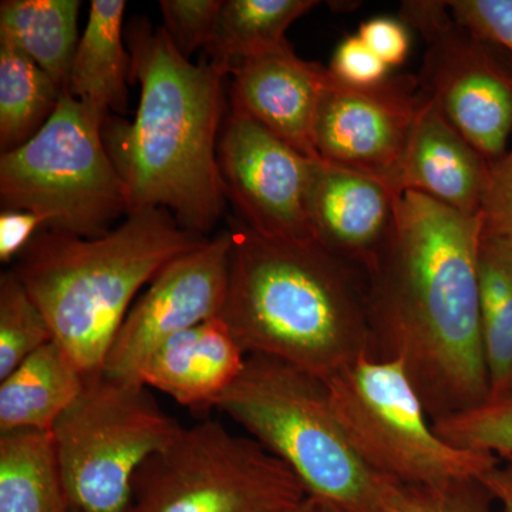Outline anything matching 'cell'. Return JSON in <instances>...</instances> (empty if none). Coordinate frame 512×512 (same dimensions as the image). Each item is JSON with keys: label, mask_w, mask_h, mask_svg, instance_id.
<instances>
[{"label": "cell", "mask_w": 512, "mask_h": 512, "mask_svg": "<svg viewBox=\"0 0 512 512\" xmlns=\"http://www.w3.org/2000/svg\"><path fill=\"white\" fill-rule=\"evenodd\" d=\"M247 357L227 325L212 318L158 345L138 382L187 409L208 412L241 375Z\"/></svg>", "instance_id": "obj_17"}, {"label": "cell", "mask_w": 512, "mask_h": 512, "mask_svg": "<svg viewBox=\"0 0 512 512\" xmlns=\"http://www.w3.org/2000/svg\"><path fill=\"white\" fill-rule=\"evenodd\" d=\"M218 164L227 200L252 231L271 239L316 241L308 214L313 158L231 109Z\"/></svg>", "instance_id": "obj_11"}, {"label": "cell", "mask_w": 512, "mask_h": 512, "mask_svg": "<svg viewBox=\"0 0 512 512\" xmlns=\"http://www.w3.org/2000/svg\"><path fill=\"white\" fill-rule=\"evenodd\" d=\"M478 288L481 342L490 397H495L512 387V238L481 237Z\"/></svg>", "instance_id": "obj_22"}, {"label": "cell", "mask_w": 512, "mask_h": 512, "mask_svg": "<svg viewBox=\"0 0 512 512\" xmlns=\"http://www.w3.org/2000/svg\"><path fill=\"white\" fill-rule=\"evenodd\" d=\"M507 460H510V461H512V458H507Z\"/></svg>", "instance_id": "obj_37"}, {"label": "cell", "mask_w": 512, "mask_h": 512, "mask_svg": "<svg viewBox=\"0 0 512 512\" xmlns=\"http://www.w3.org/2000/svg\"><path fill=\"white\" fill-rule=\"evenodd\" d=\"M79 0H3L0 39L12 43L66 87L77 43Z\"/></svg>", "instance_id": "obj_21"}, {"label": "cell", "mask_w": 512, "mask_h": 512, "mask_svg": "<svg viewBox=\"0 0 512 512\" xmlns=\"http://www.w3.org/2000/svg\"><path fill=\"white\" fill-rule=\"evenodd\" d=\"M215 409L298 477L308 497L343 512H386L387 480L366 466L340 426L325 380L249 355Z\"/></svg>", "instance_id": "obj_5"}, {"label": "cell", "mask_w": 512, "mask_h": 512, "mask_svg": "<svg viewBox=\"0 0 512 512\" xmlns=\"http://www.w3.org/2000/svg\"><path fill=\"white\" fill-rule=\"evenodd\" d=\"M306 498L298 477L258 441L205 420L148 458L127 512H298Z\"/></svg>", "instance_id": "obj_9"}, {"label": "cell", "mask_w": 512, "mask_h": 512, "mask_svg": "<svg viewBox=\"0 0 512 512\" xmlns=\"http://www.w3.org/2000/svg\"><path fill=\"white\" fill-rule=\"evenodd\" d=\"M64 87L22 50L0 39V148L15 150L55 113Z\"/></svg>", "instance_id": "obj_24"}, {"label": "cell", "mask_w": 512, "mask_h": 512, "mask_svg": "<svg viewBox=\"0 0 512 512\" xmlns=\"http://www.w3.org/2000/svg\"><path fill=\"white\" fill-rule=\"evenodd\" d=\"M232 109L247 114L305 157L319 160L313 130L329 69L308 62L288 42L232 69Z\"/></svg>", "instance_id": "obj_15"}, {"label": "cell", "mask_w": 512, "mask_h": 512, "mask_svg": "<svg viewBox=\"0 0 512 512\" xmlns=\"http://www.w3.org/2000/svg\"><path fill=\"white\" fill-rule=\"evenodd\" d=\"M232 249L222 322L247 355L328 380L372 356L366 276L318 241L262 237L229 218Z\"/></svg>", "instance_id": "obj_3"}, {"label": "cell", "mask_w": 512, "mask_h": 512, "mask_svg": "<svg viewBox=\"0 0 512 512\" xmlns=\"http://www.w3.org/2000/svg\"><path fill=\"white\" fill-rule=\"evenodd\" d=\"M357 36L389 69L400 66L409 56V26L402 19H369L360 25Z\"/></svg>", "instance_id": "obj_32"}, {"label": "cell", "mask_w": 512, "mask_h": 512, "mask_svg": "<svg viewBox=\"0 0 512 512\" xmlns=\"http://www.w3.org/2000/svg\"><path fill=\"white\" fill-rule=\"evenodd\" d=\"M231 232L178 256L161 269L127 313L111 343L104 375L138 382L141 366L164 340L218 318L227 298Z\"/></svg>", "instance_id": "obj_12"}, {"label": "cell", "mask_w": 512, "mask_h": 512, "mask_svg": "<svg viewBox=\"0 0 512 512\" xmlns=\"http://www.w3.org/2000/svg\"><path fill=\"white\" fill-rule=\"evenodd\" d=\"M485 487L500 504L503 512H512V461L501 460L480 477Z\"/></svg>", "instance_id": "obj_34"}, {"label": "cell", "mask_w": 512, "mask_h": 512, "mask_svg": "<svg viewBox=\"0 0 512 512\" xmlns=\"http://www.w3.org/2000/svg\"><path fill=\"white\" fill-rule=\"evenodd\" d=\"M325 382L350 446L367 467L387 480L443 484L481 477L501 461L441 439L397 360L366 356Z\"/></svg>", "instance_id": "obj_8"}, {"label": "cell", "mask_w": 512, "mask_h": 512, "mask_svg": "<svg viewBox=\"0 0 512 512\" xmlns=\"http://www.w3.org/2000/svg\"><path fill=\"white\" fill-rule=\"evenodd\" d=\"M124 0H93L77 43L66 89L106 123L127 109L131 57L123 40Z\"/></svg>", "instance_id": "obj_18"}, {"label": "cell", "mask_w": 512, "mask_h": 512, "mask_svg": "<svg viewBox=\"0 0 512 512\" xmlns=\"http://www.w3.org/2000/svg\"><path fill=\"white\" fill-rule=\"evenodd\" d=\"M52 431L0 434V512H70Z\"/></svg>", "instance_id": "obj_20"}, {"label": "cell", "mask_w": 512, "mask_h": 512, "mask_svg": "<svg viewBox=\"0 0 512 512\" xmlns=\"http://www.w3.org/2000/svg\"><path fill=\"white\" fill-rule=\"evenodd\" d=\"M70 512H76V511H73V510H72V511H70Z\"/></svg>", "instance_id": "obj_38"}, {"label": "cell", "mask_w": 512, "mask_h": 512, "mask_svg": "<svg viewBox=\"0 0 512 512\" xmlns=\"http://www.w3.org/2000/svg\"><path fill=\"white\" fill-rule=\"evenodd\" d=\"M42 229L45 218L29 211L2 210L0 214V261L10 264L29 247Z\"/></svg>", "instance_id": "obj_33"}, {"label": "cell", "mask_w": 512, "mask_h": 512, "mask_svg": "<svg viewBox=\"0 0 512 512\" xmlns=\"http://www.w3.org/2000/svg\"><path fill=\"white\" fill-rule=\"evenodd\" d=\"M402 197L379 175L313 160L308 191L313 237L366 274L392 235Z\"/></svg>", "instance_id": "obj_14"}, {"label": "cell", "mask_w": 512, "mask_h": 512, "mask_svg": "<svg viewBox=\"0 0 512 512\" xmlns=\"http://www.w3.org/2000/svg\"><path fill=\"white\" fill-rule=\"evenodd\" d=\"M490 167L426 96L397 171L399 190L419 192L467 217H478Z\"/></svg>", "instance_id": "obj_16"}, {"label": "cell", "mask_w": 512, "mask_h": 512, "mask_svg": "<svg viewBox=\"0 0 512 512\" xmlns=\"http://www.w3.org/2000/svg\"><path fill=\"white\" fill-rule=\"evenodd\" d=\"M480 215L404 192L392 235L366 272L372 357L402 363L431 421L490 397L481 342Z\"/></svg>", "instance_id": "obj_1"}, {"label": "cell", "mask_w": 512, "mask_h": 512, "mask_svg": "<svg viewBox=\"0 0 512 512\" xmlns=\"http://www.w3.org/2000/svg\"><path fill=\"white\" fill-rule=\"evenodd\" d=\"M52 329L12 269L0 275V379L53 342Z\"/></svg>", "instance_id": "obj_25"}, {"label": "cell", "mask_w": 512, "mask_h": 512, "mask_svg": "<svg viewBox=\"0 0 512 512\" xmlns=\"http://www.w3.org/2000/svg\"><path fill=\"white\" fill-rule=\"evenodd\" d=\"M316 505H318V512H343L339 508L333 507V505L320 503V501H316Z\"/></svg>", "instance_id": "obj_36"}, {"label": "cell", "mask_w": 512, "mask_h": 512, "mask_svg": "<svg viewBox=\"0 0 512 512\" xmlns=\"http://www.w3.org/2000/svg\"><path fill=\"white\" fill-rule=\"evenodd\" d=\"M170 211L130 212L97 238L42 229L12 271L52 329L55 342L86 376L104 360L131 303L168 262L207 244Z\"/></svg>", "instance_id": "obj_4"}, {"label": "cell", "mask_w": 512, "mask_h": 512, "mask_svg": "<svg viewBox=\"0 0 512 512\" xmlns=\"http://www.w3.org/2000/svg\"><path fill=\"white\" fill-rule=\"evenodd\" d=\"M400 18L426 45L417 79L437 109L493 164L512 134V70L493 45L451 15L447 2H403Z\"/></svg>", "instance_id": "obj_10"}, {"label": "cell", "mask_w": 512, "mask_h": 512, "mask_svg": "<svg viewBox=\"0 0 512 512\" xmlns=\"http://www.w3.org/2000/svg\"><path fill=\"white\" fill-rule=\"evenodd\" d=\"M104 121L64 87L45 126L0 156L2 210L29 211L46 229L107 234L130 214L126 185L103 137Z\"/></svg>", "instance_id": "obj_6"}, {"label": "cell", "mask_w": 512, "mask_h": 512, "mask_svg": "<svg viewBox=\"0 0 512 512\" xmlns=\"http://www.w3.org/2000/svg\"><path fill=\"white\" fill-rule=\"evenodd\" d=\"M131 76L140 84L133 123L107 119L104 143L126 185L130 212L163 208L207 237L224 214L218 144L225 67L194 64L165 28L137 19L127 32Z\"/></svg>", "instance_id": "obj_2"}, {"label": "cell", "mask_w": 512, "mask_h": 512, "mask_svg": "<svg viewBox=\"0 0 512 512\" xmlns=\"http://www.w3.org/2000/svg\"><path fill=\"white\" fill-rule=\"evenodd\" d=\"M433 427L450 446L512 458V387L474 409L433 421Z\"/></svg>", "instance_id": "obj_26"}, {"label": "cell", "mask_w": 512, "mask_h": 512, "mask_svg": "<svg viewBox=\"0 0 512 512\" xmlns=\"http://www.w3.org/2000/svg\"><path fill=\"white\" fill-rule=\"evenodd\" d=\"M494 503L480 477L434 485L392 481L384 500L386 512H494Z\"/></svg>", "instance_id": "obj_27"}, {"label": "cell", "mask_w": 512, "mask_h": 512, "mask_svg": "<svg viewBox=\"0 0 512 512\" xmlns=\"http://www.w3.org/2000/svg\"><path fill=\"white\" fill-rule=\"evenodd\" d=\"M222 5V0H161L164 28L181 55L190 59L201 47L207 50Z\"/></svg>", "instance_id": "obj_28"}, {"label": "cell", "mask_w": 512, "mask_h": 512, "mask_svg": "<svg viewBox=\"0 0 512 512\" xmlns=\"http://www.w3.org/2000/svg\"><path fill=\"white\" fill-rule=\"evenodd\" d=\"M329 72L340 82L355 87H373L389 79V67L386 66L360 40L359 36H349L336 49Z\"/></svg>", "instance_id": "obj_31"}, {"label": "cell", "mask_w": 512, "mask_h": 512, "mask_svg": "<svg viewBox=\"0 0 512 512\" xmlns=\"http://www.w3.org/2000/svg\"><path fill=\"white\" fill-rule=\"evenodd\" d=\"M181 429L144 384L87 376L52 430L72 510L127 512L138 470Z\"/></svg>", "instance_id": "obj_7"}, {"label": "cell", "mask_w": 512, "mask_h": 512, "mask_svg": "<svg viewBox=\"0 0 512 512\" xmlns=\"http://www.w3.org/2000/svg\"><path fill=\"white\" fill-rule=\"evenodd\" d=\"M298 512H318V505H316V501L313 498L308 497Z\"/></svg>", "instance_id": "obj_35"}, {"label": "cell", "mask_w": 512, "mask_h": 512, "mask_svg": "<svg viewBox=\"0 0 512 512\" xmlns=\"http://www.w3.org/2000/svg\"><path fill=\"white\" fill-rule=\"evenodd\" d=\"M480 220L483 235L512 238V147L491 164Z\"/></svg>", "instance_id": "obj_30"}, {"label": "cell", "mask_w": 512, "mask_h": 512, "mask_svg": "<svg viewBox=\"0 0 512 512\" xmlns=\"http://www.w3.org/2000/svg\"><path fill=\"white\" fill-rule=\"evenodd\" d=\"M447 5L473 35L512 53V0H451Z\"/></svg>", "instance_id": "obj_29"}, {"label": "cell", "mask_w": 512, "mask_h": 512, "mask_svg": "<svg viewBox=\"0 0 512 512\" xmlns=\"http://www.w3.org/2000/svg\"><path fill=\"white\" fill-rule=\"evenodd\" d=\"M424 99L417 77L390 76L377 86L355 87L329 72L313 130L316 156L379 175L397 187V171Z\"/></svg>", "instance_id": "obj_13"}, {"label": "cell", "mask_w": 512, "mask_h": 512, "mask_svg": "<svg viewBox=\"0 0 512 512\" xmlns=\"http://www.w3.org/2000/svg\"><path fill=\"white\" fill-rule=\"evenodd\" d=\"M318 5L315 0H224L205 52L231 74L238 63L284 45L289 26Z\"/></svg>", "instance_id": "obj_23"}, {"label": "cell", "mask_w": 512, "mask_h": 512, "mask_svg": "<svg viewBox=\"0 0 512 512\" xmlns=\"http://www.w3.org/2000/svg\"><path fill=\"white\" fill-rule=\"evenodd\" d=\"M86 375L55 340L0 379V434L52 431L82 392Z\"/></svg>", "instance_id": "obj_19"}]
</instances>
